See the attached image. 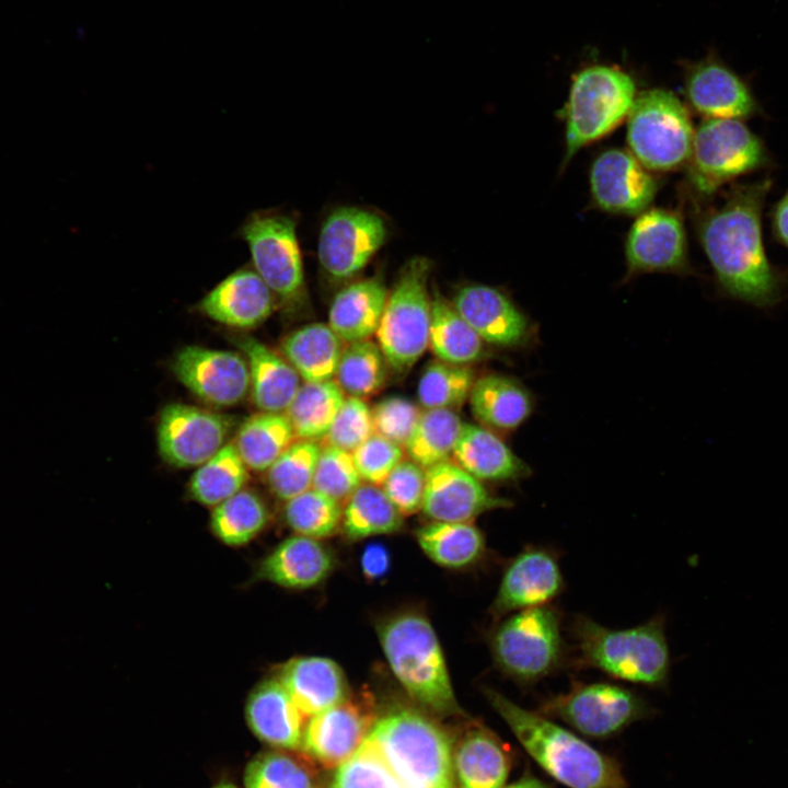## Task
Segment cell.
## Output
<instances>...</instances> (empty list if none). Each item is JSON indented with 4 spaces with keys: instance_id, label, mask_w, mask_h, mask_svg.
<instances>
[{
    "instance_id": "1",
    "label": "cell",
    "mask_w": 788,
    "mask_h": 788,
    "mask_svg": "<svg viewBox=\"0 0 788 788\" xmlns=\"http://www.w3.org/2000/svg\"><path fill=\"white\" fill-rule=\"evenodd\" d=\"M453 749L433 720L408 708L376 718L326 788H454Z\"/></svg>"
},
{
    "instance_id": "2",
    "label": "cell",
    "mask_w": 788,
    "mask_h": 788,
    "mask_svg": "<svg viewBox=\"0 0 788 788\" xmlns=\"http://www.w3.org/2000/svg\"><path fill=\"white\" fill-rule=\"evenodd\" d=\"M772 186L769 177L733 185L719 206L697 218V235L719 288L757 308L776 305L787 285L763 243L762 213Z\"/></svg>"
},
{
    "instance_id": "3",
    "label": "cell",
    "mask_w": 788,
    "mask_h": 788,
    "mask_svg": "<svg viewBox=\"0 0 788 788\" xmlns=\"http://www.w3.org/2000/svg\"><path fill=\"white\" fill-rule=\"evenodd\" d=\"M572 646L570 667L649 687L668 684L671 654L663 615L628 628H609L576 614L566 628Z\"/></svg>"
},
{
    "instance_id": "4",
    "label": "cell",
    "mask_w": 788,
    "mask_h": 788,
    "mask_svg": "<svg viewBox=\"0 0 788 788\" xmlns=\"http://www.w3.org/2000/svg\"><path fill=\"white\" fill-rule=\"evenodd\" d=\"M487 699L528 754L568 788H627L619 765L541 712L487 688Z\"/></svg>"
},
{
    "instance_id": "5",
    "label": "cell",
    "mask_w": 788,
    "mask_h": 788,
    "mask_svg": "<svg viewBox=\"0 0 788 788\" xmlns=\"http://www.w3.org/2000/svg\"><path fill=\"white\" fill-rule=\"evenodd\" d=\"M378 637L393 675L410 698L439 715L460 712L442 647L424 614H394L380 623Z\"/></svg>"
},
{
    "instance_id": "6",
    "label": "cell",
    "mask_w": 788,
    "mask_h": 788,
    "mask_svg": "<svg viewBox=\"0 0 788 788\" xmlns=\"http://www.w3.org/2000/svg\"><path fill=\"white\" fill-rule=\"evenodd\" d=\"M564 614L553 605L509 614L490 638L497 668L522 685H533L570 667Z\"/></svg>"
},
{
    "instance_id": "7",
    "label": "cell",
    "mask_w": 788,
    "mask_h": 788,
    "mask_svg": "<svg viewBox=\"0 0 788 788\" xmlns=\"http://www.w3.org/2000/svg\"><path fill=\"white\" fill-rule=\"evenodd\" d=\"M635 99V82L619 68L592 65L577 72L565 107V163L615 129L628 116Z\"/></svg>"
},
{
    "instance_id": "8",
    "label": "cell",
    "mask_w": 788,
    "mask_h": 788,
    "mask_svg": "<svg viewBox=\"0 0 788 788\" xmlns=\"http://www.w3.org/2000/svg\"><path fill=\"white\" fill-rule=\"evenodd\" d=\"M431 268L432 263L425 256L404 264L375 333L389 367L397 373L410 370L429 346Z\"/></svg>"
},
{
    "instance_id": "9",
    "label": "cell",
    "mask_w": 788,
    "mask_h": 788,
    "mask_svg": "<svg viewBox=\"0 0 788 788\" xmlns=\"http://www.w3.org/2000/svg\"><path fill=\"white\" fill-rule=\"evenodd\" d=\"M692 187L708 197L734 179L770 166L763 139L743 120L705 118L694 131L688 160Z\"/></svg>"
},
{
    "instance_id": "10",
    "label": "cell",
    "mask_w": 788,
    "mask_h": 788,
    "mask_svg": "<svg viewBox=\"0 0 788 788\" xmlns=\"http://www.w3.org/2000/svg\"><path fill=\"white\" fill-rule=\"evenodd\" d=\"M627 117L630 153L645 167L670 171L688 163L695 130L686 107L672 92H641Z\"/></svg>"
},
{
    "instance_id": "11",
    "label": "cell",
    "mask_w": 788,
    "mask_h": 788,
    "mask_svg": "<svg viewBox=\"0 0 788 788\" xmlns=\"http://www.w3.org/2000/svg\"><path fill=\"white\" fill-rule=\"evenodd\" d=\"M236 236L248 247L251 265L273 293L286 305H301L306 287L297 220L275 209L247 215Z\"/></svg>"
},
{
    "instance_id": "12",
    "label": "cell",
    "mask_w": 788,
    "mask_h": 788,
    "mask_svg": "<svg viewBox=\"0 0 788 788\" xmlns=\"http://www.w3.org/2000/svg\"><path fill=\"white\" fill-rule=\"evenodd\" d=\"M540 712L564 721L587 737L607 738L646 716L648 706L625 686L591 682L576 683L569 691L548 697Z\"/></svg>"
},
{
    "instance_id": "13",
    "label": "cell",
    "mask_w": 788,
    "mask_h": 788,
    "mask_svg": "<svg viewBox=\"0 0 788 788\" xmlns=\"http://www.w3.org/2000/svg\"><path fill=\"white\" fill-rule=\"evenodd\" d=\"M387 228L374 211L360 207H341L322 224L317 257L322 269L343 280L362 270L384 244Z\"/></svg>"
},
{
    "instance_id": "14",
    "label": "cell",
    "mask_w": 788,
    "mask_h": 788,
    "mask_svg": "<svg viewBox=\"0 0 788 788\" xmlns=\"http://www.w3.org/2000/svg\"><path fill=\"white\" fill-rule=\"evenodd\" d=\"M230 421L223 415L172 403L159 415L157 441L161 457L177 468L200 466L223 445Z\"/></svg>"
},
{
    "instance_id": "15",
    "label": "cell",
    "mask_w": 788,
    "mask_h": 788,
    "mask_svg": "<svg viewBox=\"0 0 788 788\" xmlns=\"http://www.w3.org/2000/svg\"><path fill=\"white\" fill-rule=\"evenodd\" d=\"M376 718L370 694L348 696L311 716L300 748L324 768H336L356 752Z\"/></svg>"
},
{
    "instance_id": "16",
    "label": "cell",
    "mask_w": 788,
    "mask_h": 788,
    "mask_svg": "<svg viewBox=\"0 0 788 788\" xmlns=\"http://www.w3.org/2000/svg\"><path fill=\"white\" fill-rule=\"evenodd\" d=\"M172 370L195 396L219 407L236 405L251 387L247 361L235 351L187 346L176 354Z\"/></svg>"
},
{
    "instance_id": "17",
    "label": "cell",
    "mask_w": 788,
    "mask_h": 788,
    "mask_svg": "<svg viewBox=\"0 0 788 788\" xmlns=\"http://www.w3.org/2000/svg\"><path fill=\"white\" fill-rule=\"evenodd\" d=\"M559 558L552 548L529 545L506 567L491 613L497 617L552 604L565 590Z\"/></svg>"
},
{
    "instance_id": "18",
    "label": "cell",
    "mask_w": 788,
    "mask_h": 788,
    "mask_svg": "<svg viewBox=\"0 0 788 788\" xmlns=\"http://www.w3.org/2000/svg\"><path fill=\"white\" fill-rule=\"evenodd\" d=\"M684 93L692 108L705 118L745 120L763 115L748 82L714 56L685 68Z\"/></svg>"
},
{
    "instance_id": "19",
    "label": "cell",
    "mask_w": 788,
    "mask_h": 788,
    "mask_svg": "<svg viewBox=\"0 0 788 788\" xmlns=\"http://www.w3.org/2000/svg\"><path fill=\"white\" fill-rule=\"evenodd\" d=\"M625 256L629 275L685 271L687 243L681 217L665 209L642 211L628 232Z\"/></svg>"
},
{
    "instance_id": "20",
    "label": "cell",
    "mask_w": 788,
    "mask_h": 788,
    "mask_svg": "<svg viewBox=\"0 0 788 788\" xmlns=\"http://www.w3.org/2000/svg\"><path fill=\"white\" fill-rule=\"evenodd\" d=\"M510 506L455 462L447 460L426 470L421 510L431 521L471 522L484 512Z\"/></svg>"
},
{
    "instance_id": "21",
    "label": "cell",
    "mask_w": 788,
    "mask_h": 788,
    "mask_svg": "<svg viewBox=\"0 0 788 788\" xmlns=\"http://www.w3.org/2000/svg\"><path fill=\"white\" fill-rule=\"evenodd\" d=\"M657 181L630 152L603 151L590 170V188L601 209L623 215L641 213L657 193Z\"/></svg>"
},
{
    "instance_id": "22",
    "label": "cell",
    "mask_w": 788,
    "mask_h": 788,
    "mask_svg": "<svg viewBox=\"0 0 788 788\" xmlns=\"http://www.w3.org/2000/svg\"><path fill=\"white\" fill-rule=\"evenodd\" d=\"M276 296L252 265L218 282L198 303L209 318L235 328H253L273 313Z\"/></svg>"
},
{
    "instance_id": "23",
    "label": "cell",
    "mask_w": 788,
    "mask_h": 788,
    "mask_svg": "<svg viewBox=\"0 0 788 788\" xmlns=\"http://www.w3.org/2000/svg\"><path fill=\"white\" fill-rule=\"evenodd\" d=\"M460 315L484 343L498 347H517L530 334L526 316L500 290L486 285L461 288L451 301Z\"/></svg>"
},
{
    "instance_id": "24",
    "label": "cell",
    "mask_w": 788,
    "mask_h": 788,
    "mask_svg": "<svg viewBox=\"0 0 788 788\" xmlns=\"http://www.w3.org/2000/svg\"><path fill=\"white\" fill-rule=\"evenodd\" d=\"M334 566V555L321 540L296 534L264 557L257 577L282 588L304 590L322 583Z\"/></svg>"
},
{
    "instance_id": "25",
    "label": "cell",
    "mask_w": 788,
    "mask_h": 788,
    "mask_svg": "<svg viewBox=\"0 0 788 788\" xmlns=\"http://www.w3.org/2000/svg\"><path fill=\"white\" fill-rule=\"evenodd\" d=\"M245 716L262 741L283 750L301 746L305 715L277 677L255 686L247 698Z\"/></svg>"
},
{
    "instance_id": "26",
    "label": "cell",
    "mask_w": 788,
    "mask_h": 788,
    "mask_svg": "<svg viewBox=\"0 0 788 788\" xmlns=\"http://www.w3.org/2000/svg\"><path fill=\"white\" fill-rule=\"evenodd\" d=\"M277 679L306 717L335 706L349 696L343 669L325 657L290 659L282 664Z\"/></svg>"
},
{
    "instance_id": "27",
    "label": "cell",
    "mask_w": 788,
    "mask_h": 788,
    "mask_svg": "<svg viewBox=\"0 0 788 788\" xmlns=\"http://www.w3.org/2000/svg\"><path fill=\"white\" fill-rule=\"evenodd\" d=\"M454 462L479 480L511 482L528 477L531 468L491 430L463 424Z\"/></svg>"
},
{
    "instance_id": "28",
    "label": "cell",
    "mask_w": 788,
    "mask_h": 788,
    "mask_svg": "<svg viewBox=\"0 0 788 788\" xmlns=\"http://www.w3.org/2000/svg\"><path fill=\"white\" fill-rule=\"evenodd\" d=\"M235 344L245 355L251 379V393L260 412L285 413L301 383L294 368L259 340L241 336Z\"/></svg>"
},
{
    "instance_id": "29",
    "label": "cell",
    "mask_w": 788,
    "mask_h": 788,
    "mask_svg": "<svg viewBox=\"0 0 788 788\" xmlns=\"http://www.w3.org/2000/svg\"><path fill=\"white\" fill-rule=\"evenodd\" d=\"M511 760L499 739L484 727H474L453 750L459 788H503Z\"/></svg>"
},
{
    "instance_id": "30",
    "label": "cell",
    "mask_w": 788,
    "mask_h": 788,
    "mask_svg": "<svg viewBox=\"0 0 788 788\" xmlns=\"http://www.w3.org/2000/svg\"><path fill=\"white\" fill-rule=\"evenodd\" d=\"M387 297L386 287L376 277L352 282L335 296L328 325L343 341L369 339L376 333Z\"/></svg>"
},
{
    "instance_id": "31",
    "label": "cell",
    "mask_w": 788,
    "mask_h": 788,
    "mask_svg": "<svg viewBox=\"0 0 788 788\" xmlns=\"http://www.w3.org/2000/svg\"><path fill=\"white\" fill-rule=\"evenodd\" d=\"M468 402L472 414L479 422L501 431L519 428L533 409L526 389L501 374H487L475 380Z\"/></svg>"
},
{
    "instance_id": "32",
    "label": "cell",
    "mask_w": 788,
    "mask_h": 788,
    "mask_svg": "<svg viewBox=\"0 0 788 788\" xmlns=\"http://www.w3.org/2000/svg\"><path fill=\"white\" fill-rule=\"evenodd\" d=\"M343 349L340 337L324 323L299 327L281 343L285 359L304 382L333 380Z\"/></svg>"
},
{
    "instance_id": "33",
    "label": "cell",
    "mask_w": 788,
    "mask_h": 788,
    "mask_svg": "<svg viewBox=\"0 0 788 788\" xmlns=\"http://www.w3.org/2000/svg\"><path fill=\"white\" fill-rule=\"evenodd\" d=\"M483 339L437 289L431 297L429 346L437 359L468 366L485 352Z\"/></svg>"
},
{
    "instance_id": "34",
    "label": "cell",
    "mask_w": 788,
    "mask_h": 788,
    "mask_svg": "<svg viewBox=\"0 0 788 788\" xmlns=\"http://www.w3.org/2000/svg\"><path fill=\"white\" fill-rule=\"evenodd\" d=\"M416 540L427 557L444 568L472 566L486 552L484 534L471 522L431 521L416 531Z\"/></svg>"
},
{
    "instance_id": "35",
    "label": "cell",
    "mask_w": 788,
    "mask_h": 788,
    "mask_svg": "<svg viewBox=\"0 0 788 788\" xmlns=\"http://www.w3.org/2000/svg\"><path fill=\"white\" fill-rule=\"evenodd\" d=\"M294 440L285 413L260 412L242 424L233 443L248 470L266 472Z\"/></svg>"
},
{
    "instance_id": "36",
    "label": "cell",
    "mask_w": 788,
    "mask_h": 788,
    "mask_svg": "<svg viewBox=\"0 0 788 788\" xmlns=\"http://www.w3.org/2000/svg\"><path fill=\"white\" fill-rule=\"evenodd\" d=\"M346 396L335 382H304L285 412L296 438L317 441L325 438Z\"/></svg>"
},
{
    "instance_id": "37",
    "label": "cell",
    "mask_w": 788,
    "mask_h": 788,
    "mask_svg": "<svg viewBox=\"0 0 788 788\" xmlns=\"http://www.w3.org/2000/svg\"><path fill=\"white\" fill-rule=\"evenodd\" d=\"M403 517L381 487L361 484L343 508L340 526L348 540L359 541L399 531Z\"/></svg>"
},
{
    "instance_id": "38",
    "label": "cell",
    "mask_w": 788,
    "mask_h": 788,
    "mask_svg": "<svg viewBox=\"0 0 788 788\" xmlns=\"http://www.w3.org/2000/svg\"><path fill=\"white\" fill-rule=\"evenodd\" d=\"M247 471L234 443L229 442L198 466L190 477L188 491L200 505L216 507L244 488Z\"/></svg>"
},
{
    "instance_id": "39",
    "label": "cell",
    "mask_w": 788,
    "mask_h": 788,
    "mask_svg": "<svg viewBox=\"0 0 788 788\" xmlns=\"http://www.w3.org/2000/svg\"><path fill=\"white\" fill-rule=\"evenodd\" d=\"M463 422L454 410L425 409L404 448L412 461L427 470L453 454Z\"/></svg>"
},
{
    "instance_id": "40",
    "label": "cell",
    "mask_w": 788,
    "mask_h": 788,
    "mask_svg": "<svg viewBox=\"0 0 788 788\" xmlns=\"http://www.w3.org/2000/svg\"><path fill=\"white\" fill-rule=\"evenodd\" d=\"M268 510L262 498L243 488L213 507L210 529L215 536L229 546H241L254 540L267 525Z\"/></svg>"
},
{
    "instance_id": "41",
    "label": "cell",
    "mask_w": 788,
    "mask_h": 788,
    "mask_svg": "<svg viewBox=\"0 0 788 788\" xmlns=\"http://www.w3.org/2000/svg\"><path fill=\"white\" fill-rule=\"evenodd\" d=\"M389 368L378 343L363 339L344 347L334 378L345 394L363 398L383 386Z\"/></svg>"
},
{
    "instance_id": "42",
    "label": "cell",
    "mask_w": 788,
    "mask_h": 788,
    "mask_svg": "<svg viewBox=\"0 0 788 788\" xmlns=\"http://www.w3.org/2000/svg\"><path fill=\"white\" fill-rule=\"evenodd\" d=\"M475 382L468 366L441 360L428 363L418 382V399L425 409L454 410L468 399Z\"/></svg>"
},
{
    "instance_id": "43",
    "label": "cell",
    "mask_w": 788,
    "mask_h": 788,
    "mask_svg": "<svg viewBox=\"0 0 788 788\" xmlns=\"http://www.w3.org/2000/svg\"><path fill=\"white\" fill-rule=\"evenodd\" d=\"M321 449L317 441L296 439L266 471L270 491L288 501L312 488Z\"/></svg>"
},
{
    "instance_id": "44",
    "label": "cell",
    "mask_w": 788,
    "mask_h": 788,
    "mask_svg": "<svg viewBox=\"0 0 788 788\" xmlns=\"http://www.w3.org/2000/svg\"><path fill=\"white\" fill-rule=\"evenodd\" d=\"M340 502L310 488L286 501L283 518L299 535L322 540L334 535L341 525Z\"/></svg>"
},
{
    "instance_id": "45",
    "label": "cell",
    "mask_w": 788,
    "mask_h": 788,
    "mask_svg": "<svg viewBox=\"0 0 788 788\" xmlns=\"http://www.w3.org/2000/svg\"><path fill=\"white\" fill-rule=\"evenodd\" d=\"M245 788H318L315 772L306 760L285 752H267L245 768Z\"/></svg>"
},
{
    "instance_id": "46",
    "label": "cell",
    "mask_w": 788,
    "mask_h": 788,
    "mask_svg": "<svg viewBox=\"0 0 788 788\" xmlns=\"http://www.w3.org/2000/svg\"><path fill=\"white\" fill-rule=\"evenodd\" d=\"M361 482L351 452L332 445L321 449L312 488L341 503L347 501Z\"/></svg>"
},
{
    "instance_id": "47",
    "label": "cell",
    "mask_w": 788,
    "mask_h": 788,
    "mask_svg": "<svg viewBox=\"0 0 788 788\" xmlns=\"http://www.w3.org/2000/svg\"><path fill=\"white\" fill-rule=\"evenodd\" d=\"M373 433L371 408L362 398L348 396L324 438L325 445L352 452Z\"/></svg>"
},
{
    "instance_id": "48",
    "label": "cell",
    "mask_w": 788,
    "mask_h": 788,
    "mask_svg": "<svg viewBox=\"0 0 788 788\" xmlns=\"http://www.w3.org/2000/svg\"><path fill=\"white\" fill-rule=\"evenodd\" d=\"M426 470L409 460H402L381 485L382 490L403 515L421 509Z\"/></svg>"
},
{
    "instance_id": "49",
    "label": "cell",
    "mask_w": 788,
    "mask_h": 788,
    "mask_svg": "<svg viewBox=\"0 0 788 788\" xmlns=\"http://www.w3.org/2000/svg\"><path fill=\"white\" fill-rule=\"evenodd\" d=\"M351 454L361 479L376 486H381L403 460L401 445L375 432Z\"/></svg>"
},
{
    "instance_id": "50",
    "label": "cell",
    "mask_w": 788,
    "mask_h": 788,
    "mask_svg": "<svg viewBox=\"0 0 788 788\" xmlns=\"http://www.w3.org/2000/svg\"><path fill=\"white\" fill-rule=\"evenodd\" d=\"M374 432L404 445L420 414L419 408L401 396L381 399L372 409Z\"/></svg>"
},
{
    "instance_id": "51",
    "label": "cell",
    "mask_w": 788,
    "mask_h": 788,
    "mask_svg": "<svg viewBox=\"0 0 788 788\" xmlns=\"http://www.w3.org/2000/svg\"><path fill=\"white\" fill-rule=\"evenodd\" d=\"M360 566L363 576L368 580L381 579L390 570V552L380 543L368 544L362 551Z\"/></svg>"
},
{
    "instance_id": "52",
    "label": "cell",
    "mask_w": 788,
    "mask_h": 788,
    "mask_svg": "<svg viewBox=\"0 0 788 788\" xmlns=\"http://www.w3.org/2000/svg\"><path fill=\"white\" fill-rule=\"evenodd\" d=\"M770 224L776 241L788 248V190L773 206Z\"/></svg>"
},
{
    "instance_id": "53",
    "label": "cell",
    "mask_w": 788,
    "mask_h": 788,
    "mask_svg": "<svg viewBox=\"0 0 788 788\" xmlns=\"http://www.w3.org/2000/svg\"><path fill=\"white\" fill-rule=\"evenodd\" d=\"M503 788H548L543 781L537 779L536 777L532 776H525L521 778L520 780L506 786Z\"/></svg>"
},
{
    "instance_id": "54",
    "label": "cell",
    "mask_w": 788,
    "mask_h": 788,
    "mask_svg": "<svg viewBox=\"0 0 788 788\" xmlns=\"http://www.w3.org/2000/svg\"><path fill=\"white\" fill-rule=\"evenodd\" d=\"M212 788H237V787H235L234 785H232L230 783H221Z\"/></svg>"
}]
</instances>
